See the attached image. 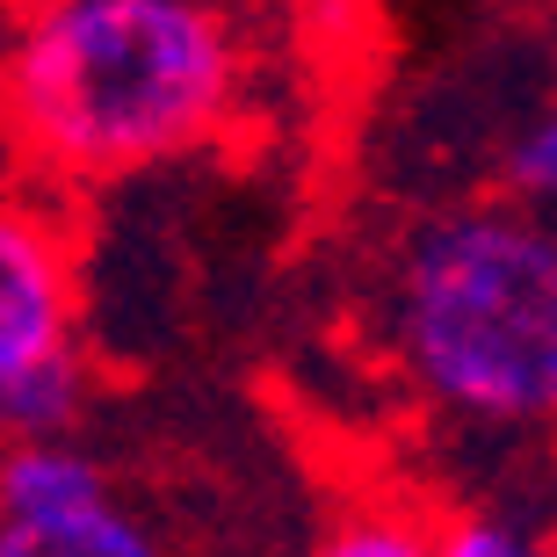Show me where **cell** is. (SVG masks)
Returning a JSON list of instances; mask_svg holds the SVG:
<instances>
[{
  "label": "cell",
  "instance_id": "obj_1",
  "mask_svg": "<svg viewBox=\"0 0 557 557\" xmlns=\"http://www.w3.org/2000/svg\"><path fill=\"white\" fill-rule=\"evenodd\" d=\"M232 102V37L203 0H44L8 59V124L59 174L174 160Z\"/></svg>",
  "mask_w": 557,
  "mask_h": 557
},
{
  "label": "cell",
  "instance_id": "obj_2",
  "mask_svg": "<svg viewBox=\"0 0 557 557\" xmlns=\"http://www.w3.org/2000/svg\"><path fill=\"white\" fill-rule=\"evenodd\" d=\"M398 355L471 420H557V232L529 210H456L398 261Z\"/></svg>",
  "mask_w": 557,
  "mask_h": 557
},
{
  "label": "cell",
  "instance_id": "obj_3",
  "mask_svg": "<svg viewBox=\"0 0 557 557\" xmlns=\"http://www.w3.org/2000/svg\"><path fill=\"white\" fill-rule=\"evenodd\" d=\"M73 355V261L44 210L0 196V392Z\"/></svg>",
  "mask_w": 557,
  "mask_h": 557
},
{
  "label": "cell",
  "instance_id": "obj_4",
  "mask_svg": "<svg viewBox=\"0 0 557 557\" xmlns=\"http://www.w3.org/2000/svg\"><path fill=\"white\" fill-rule=\"evenodd\" d=\"M109 507L102 463L73 442H0V521H59Z\"/></svg>",
  "mask_w": 557,
  "mask_h": 557
},
{
  "label": "cell",
  "instance_id": "obj_5",
  "mask_svg": "<svg viewBox=\"0 0 557 557\" xmlns=\"http://www.w3.org/2000/svg\"><path fill=\"white\" fill-rule=\"evenodd\" d=\"M0 557H160V543L109 499L59 521H0Z\"/></svg>",
  "mask_w": 557,
  "mask_h": 557
},
{
  "label": "cell",
  "instance_id": "obj_6",
  "mask_svg": "<svg viewBox=\"0 0 557 557\" xmlns=\"http://www.w3.org/2000/svg\"><path fill=\"white\" fill-rule=\"evenodd\" d=\"M81 398H87L81 355H59V362H44V370L15 376V384L0 392V434H8V442H65Z\"/></svg>",
  "mask_w": 557,
  "mask_h": 557
},
{
  "label": "cell",
  "instance_id": "obj_7",
  "mask_svg": "<svg viewBox=\"0 0 557 557\" xmlns=\"http://www.w3.org/2000/svg\"><path fill=\"white\" fill-rule=\"evenodd\" d=\"M311 557H442V536H428L413 515H348Z\"/></svg>",
  "mask_w": 557,
  "mask_h": 557
},
{
  "label": "cell",
  "instance_id": "obj_8",
  "mask_svg": "<svg viewBox=\"0 0 557 557\" xmlns=\"http://www.w3.org/2000/svg\"><path fill=\"white\" fill-rule=\"evenodd\" d=\"M507 188L529 203V218H536V210H557V109L536 116V124L507 145Z\"/></svg>",
  "mask_w": 557,
  "mask_h": 557
},
{
  "label": "cell",
  "instance_id": "obj_9",
  "mask_svg": "<svg viewBox=\"0 0 557 557\" xmlns=\"http://www.w3.org/2000/svg\"><path fill=\"white\" fill-rule=\"evenodd\" d=\"M442 557H543V550L507 521H456L442 536Z\"/></svg>",
  "mask_w": 557,
  "mask_h": 557
}]
</instances>
